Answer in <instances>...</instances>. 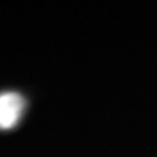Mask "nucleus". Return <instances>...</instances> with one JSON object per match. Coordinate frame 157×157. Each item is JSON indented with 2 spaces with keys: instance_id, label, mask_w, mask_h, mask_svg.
<instances>
[{
  "instance_id": "1",
  "label": "nucleus",
  "mask_w": 157,
  "mask_h": 157,
  "mask_svg": "<svg viewBox=\"0 0 157 157\" xmlns=\"http://www.w3.org/2000/svg\"><path fill=\"white\" fill-rule=\"evenodd\" d=\"M25 109V99L19 93L9 92L0 95V128L9 129L21 119Z\"/></svg>"
}]
</instances>
